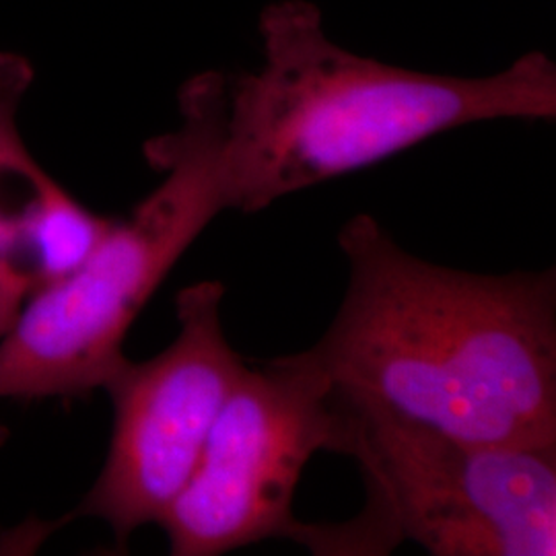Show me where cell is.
Wrapping results in <instances>:
<instances>
[{
  "mask_svg": "<svg viewBox=\"0 0 556 556\" xmlns=\"http://www.w3.org/2000/svg\"><path fill=\"white\" fill-rule=\"evenodd\" d=\"M332 383L305 351L245 369L186 489L161 517L174 556H219L298 536L293 498L332 439Z\"/></svg>",
  "mask_w": 556,
  "mask_h": 556,
  "instance_id": "cell-6",
  "label": "cell"
},
{
  "mask_svg": "<svg viewBox=\"0 0 556 556\" xmlns=\"http://www.w3.org/2000/svg\"><path fill=\"white\" fill-rule=\"evenodd\" d=\"M328 452L357 459L365 511L337 528L301 523L314 553L381 555L413 540L433 556H555L556 445L443 435L332 388Z\"/></svg>",
  "mask_w": 556,
  "mask_h": 556,
  "instance_id": "cell-4",
  "label": "cell"
},
{
  "mask_svg": "<svg viewBox=\"0 0 556 556\" xmlns=\"http://www.w3.org/2000/svg\"><path fill=\"white\" fill-rule=\"evenodd\" d=\"M25 295L17 291L11 282L0 277V340L9 334L15 319L20 316Z\"/></svg>",
  "mask_w": 556,
  "mask_h": 556,
  "instance_id": "cell-8",
  "label": "cell"
},
{
  "mask_svg": "<svg viewBox=\"0 0 556 556\" xmlns=\"http://www.w3.org/2000/svg\"><path fill=\"white\" fill-rule=\"evenodd\" d=\"M260 38L258 71L225 75L227 211L258 213L459 126L556 116V66L542 52L489 77L418 73L340 48L307 0L266 7Z\"/></svg>",
  "mask_w": 556,
  "mask_h": 556,
  "instance_id": "cell-2",
  "label": "cell"
},
{
  "mask_svg": "<svg viewBox=\"0 0 556 556\" xmlns=\"http://www.w3.org/2000/svg\"><path fill=\"white\" fill-rule=\"evenodd\" d=\"M225 285L202 280L176 295L179 332L157 357L122 361L103 383L114 431L100 477L71 517L103 519L124 551L160 523L199 466L225 402L248 369L223 330Z\"/></svg>",
  "mask_w": 556,
  "mask_h": 556,
  "instance_id": "cell-5",
  "label": "cell"
},
{
  "mask_svg": "<svg viewBox=\"0 0 556 556\" xmlns=\"http://www.w3.org/2000/svg\"><path fill=\"white\" fill-rule=\"evenodd\" d=\"M223 87L220 73L181 87L178 130L144 147L165 179L128 219L114 220L77 273L25 299L0 340V400L89 396L122 365L132 321L208 223L227 211Z\"/></svg>",
  "mask_w": 556,
  "mask_h": 556,
  "instance_id": "cell-3",
  "label": "cell"
},
{
  "mask_svg": "<svg viewBox=\"0 0 556 556\" xmlns=\"http://www.w3.org/2000/svg\"><path fill=\"white\" fill-rule=\"evenodd\" d=\"M31 83L27 60L0 52V277L25 299L77 273L116 220L91 213L27 151L17 114Z\"/></svg>",
  "mask_w": 556,
  "mask_h": 556,
  "instance_id": "cell-7",
  "label": "cell"
},
{
  "mask_svg": "<svg viewBox=\"0 0 556 556\" xmlns=\"http://www.w3.org/2000/svg\"><path fill=\"white\" fill-rule=\"evenodd\" d=\"M346 293L305 351L332 388L450 438L556 445V270L478 275L417 258L379 220L338 233Z\"/></svg>",
  "mask_w": 556,
  "mask_h": 556,
  "instance_id": "cell-1",
  "label": "cell"
}]
</instances>
